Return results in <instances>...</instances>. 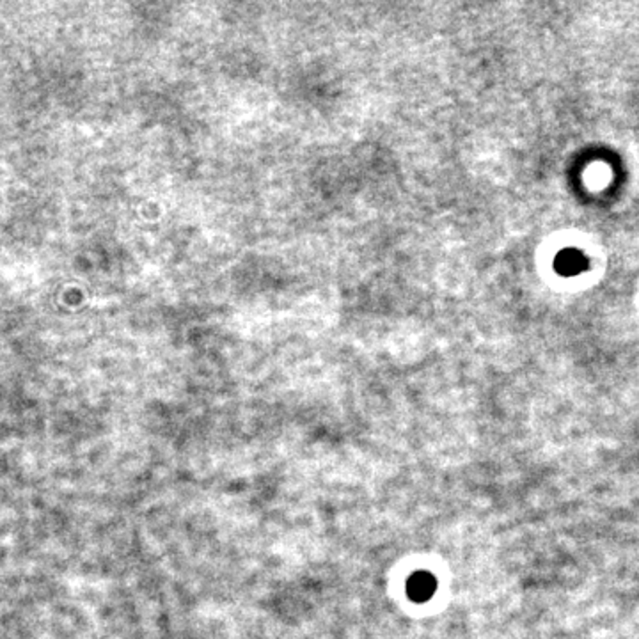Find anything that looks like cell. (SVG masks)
Returning a JSON list of instances; mask_svg holds the SVG:
<instances>
[{"label": "cell", "instance_id": "cell-2", "mask_svg": "<svg viewBox=\"0 0 639 639\" xmlns=\"http://www.w3.org/2000/svg\"><path fill=\"white\" fill-rule=\"evenodd\" d=\"M437 589V581L428 572H417L407 582V593L414 602H426Z\"/></svg>", "mask_w": 639, "mask_h": 639}, {"label": "cell", "instance_id": "cell-1", "mask_svg": "<svg viewBox=\"0 0 639 639\" xmlns=\"http://www.w3.org/2000/svg\"><path fill=\"white\" fill-rule=\"evenodd\" d=\"M554 270L561 277H577L589 270V258L579 249H563L554 258Z\"/></svg>", "mask_w": 639, "mask_h": 639}]
</instances>
